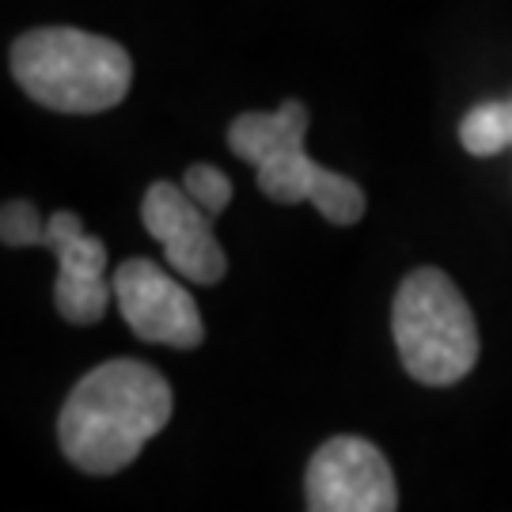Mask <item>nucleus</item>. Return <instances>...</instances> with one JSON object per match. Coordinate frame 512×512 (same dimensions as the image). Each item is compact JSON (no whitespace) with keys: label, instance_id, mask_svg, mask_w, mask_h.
<instances>
[{"label":"nucleus","instance_id":"nucleus-2","mask_svg":"<svg viewBox=\"0 0 512 512\" xmlns=\"http://www.w3.org/2000/svg\"><path fill=\"white\" fill-rule=\"evenodd\" d=\"M308 122V107L300 99H289L270 114L247 110L228 126V148L255 167L266 198L281 205L311 202L330 224H357L365 217V190L304 152Z\"/></svg>","mask_w":512,"mask_h":512},{"label":"nucleus","instance_id":"nucleus-5","mask_svg":"<svg viewBox=\"0 0 512 512\" xmlns=\"http://www.w3.org/2000/svg\"><path fill=\"white\" fill-rule=\"evenodd\" d=\"M311 512H391L399 486L387 456L365 437H330L308 463Z\"/></svg>","mask_w":512,"mask_h":512},{"label":"nucleus","instance_id":"nucleus-11","mask_svg":"<svg viewBox=\"0 0 512 512\" xmlns=\"http://www.w3.org/2000/svg\"><path fill=\"white\" fill-rule=\"evenodd\" d=\"M0 239L4 247H46V217L31 202H4Z\"/></svg>","mask_w":512,"mask_h":512},{"label":"nucleus","instance_id":"nucleus-6","mask_svg":"<svg viewBox=\"0 0 512 512\" xmlns=\"http://www.w3.org/2000/svg\"><path fill=\"white\" fill-rule=\"evenodd\" d=\"M110 285H114V304L137 338L175 349L202 346V311L194 296L186 293V285H179L164 266L148 258H129L114 270Z\"/></svg>","mask_w":512,"mask_h":512},{"label":"nucleus","instance_id":"nucleus-4","mask_svg":"<svg viewBox=\"0 0 512 512\" xmlns=\"http://www.w3.org/2000/svg\"><path fill=\"white\" fill-rule=\"evenodd\" d=\"M391 334L403 368L429 387L459 384L478 365V327L456 281L421 266L406 277L391 304Z\"/></svg>","mask_w":512,"mask_h":512},{"label":"nucleus","instance_id":"nucleus-1","mask_svg":"<svg viewBox=\"0 0 512 512\" xmlns=\"http://www.w3.org/2000/svg\"><path fill=\"white\" fill-rule=\"evenodd\" d=\"M175 410L171 384L145 361H107L69 391L57 418V444L84 475H118Z\"/></svg>","mask_w":512,"mask_h":512},{"label":"nucleus","instance_id":"nucleus-8","mask_svg":"<svg viewBox=\"0 0 512 512\" xmlns=\"http://www.w3.org/2000/svg\"><path fill=\"white\" fill-rule=\"evenodd\" d=\"M46 247L57 255V315L76 327L99 323L114 296V285H107V247L88 236L80 217L65 209L46 217Z\"/></svg>","mask_w":512,"mask_h":512},{"label":"nucleus","instance_id":"nucleus-9","mask_svg":"<svg viewBox=\"0 0 512 512\" xmlns=\"http://www.w3.org/2000/svg\"><path fill=\"white\" fill-rule=\"evenodd\" d=\"M459 145L471 156H497L512 148V95L467 110L459 122Z\"/></svg>","mask_w":512,"mask_h":512},{"label":"nucleus","instance_id":"nucleus-3","mask_svg":"<svg viewBox=\"0 0 512 512\" xmlns=\"http://www.w3.org/2000/svg\"><path fill=\"white\" fill-rule=\"evenodd\" d=\"M12 76L38 107L61 114H99L126 99L133 61L114 38L88 35L76 27H38L16 38Z\"/></svg>","mask_w":512,"mask_h":512},{"label":"nucleus","instance_id":"nucleus-10","mask_svg":"<svg viewBox=\"0 0 512 512\" xmlns=\"http://www.w3.org/2000/svg\"><path fill=\"white\" fill-rule=\"evenodd\" d=\"M183 186H186V194L202 205L209 217H217V213H224V209L232 205V179L213 164L186 167Z\"/></svg>","mask_w":512,"mask_h":512},{"label":"nucleus","instance_id":"nucleus-7","mask_svg":"<svg viewBox=\"0 0 512 512\" xmlns=\"http://www.w3.org/2000/svg\"><path fill=\"white\" fill-rule=\"evenodd\" d=\"M148 236L164 247L167 266L194 285H217L228 274V255L213 232V217L186 194V186L152 183L141 202Z\"/></svg>","mask_w":512,"mask_h":512}]
</instances>
